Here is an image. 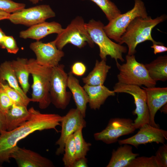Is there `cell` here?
Here are the masks:
<instances>
[{"mask_svg": "<svg viewBox=\"0 0 167 167\" xmlns=\"http://www.w3.org/2000/svg\"><path fill=\"white\" fill-rule=\"evenodd\" d=\"M30 119L17 128L0 133V165L10 162V155L18 143L30 134L37 131L54 129L61 125L62 116L55 113H43L32 107L28 109Z\"/></svg>", "mask_w": 167, "mask_h": 167, "instance_id": "obj_1", "label": "cell"}, {"mask_svg": "<svg viewBox=\"0 0 167 167\" xmlns=\"http://www.w3.org/2000/svg\"><path fill=\"white\" fill-rule=\"evenodd\" d=\"M166 19V16L164 15L154 19L148 16L145 18H136L126 28L121 37L119 44L125 43L127 45L129 55H134L137 45L147 41H151L153 44L163 45L161 42L155 41L151 34L152 29Z\"/></svg>", "mask_w": 167, "mask_h": 167, "instance_id": "obj_2", "label": "cell"}, {"mask_svg": "<svg viewBox=\"0 0 167 167\" xmlns=\"http://www.w3.org/2000/svg\"><path fill=\"white\" fill-rule=\"evenodd\" d=\"M28 67L33 79L30 101L37 102L40 109H45L51 103L49 88L52 68L39 65L34 58L28 60Z\"/></svg>", "mask_w": 167, "mask_h": 167, "instance_id": "obj_3", "label": "cell"}, {"mask_svg": "<svg viewBox=\"0 0 167 167\" xmlns=\"http://www.w3.org/2000/svg\"><path fill=\"white\" fill-rule=\"evenodd\" d=\"M104 26L101 21L93 19L85 23L86 29L91 39L99 47L101 59L106 60L107 56L109 55L114 59L116 63L118 62V60L123 62L125 60L122 54L127 52V47L112 41L105 32Z\"/></svg>", "mask_w": 167, "mask_h": 167, "instance_id": "obj_4", "label": "cell"}, {"mask_svg": "<svg viewBox=\"0 0 167 167\" xmlns=\"http://www.w3.org/2000/svg\"><path fill=\"white\" fill-rule=\"evenodd\" d=\"M126 59V63L122 65L116 63L119 71L118 82L148 88L155 86L156 82L150 78L144 64L137 61L134 55H127Z\"/></svg>", "mask_w": 167, "mask_h": 167, "instance_id": "obj_5", "label": "cell"}, {"mask_svg": "<svg viewBox=\"0 0 167 167\" xmlns=\"http://www.w3.org/2000/svg\"><path fill=\"white\" fill-rule=\"evenodd\" d=\"M85 23L83 18L79 16L72 20L65 28L58 34L54 40L57 48L62 50L68 44L80 49L87 44L93 47L94 43L86 29Z\"/></svg>", "mask_w": 167, "mask_h": 167, "instance_id": "obj_6", "label": "cell"}, {"mask_svg": "<svg viewBox=\"0 0 167 167\" xmlns=\"http://www.w3.org/2000/svg\"><path fill=\"white\" fill-rule=\"evenodd\" d=\"M148 16L146 7L142 0H135L133 7L125 13H122L109 21L104 27L105 33L110 38L119 43L121 38L130 23L136 18Z\"/></svg>", "mask_w": 167, "mask_h": 167, "instance_id": "obj_7", "label": "cell"}, {"mask_svg": "<svg viewBox=\"0 0 167 167\" xmlns=\"http://www.w3.org/2000/svg\"><path fill=\"white\" fill-rule=\"evenodd\" d=\"M63 64L52 68L49 94L51 103L57 109H65L69 104L72 94L67 90L68 74Z\"/></svg>", "mask_w": 167, "mask_h": 167, "instance_id": "obj_8", "label": "cell"}, {"mask_svg": "<svg viewBox=\"0 0 167 167\" xmlns=\"http://www.w3.org/2000/svg\"><path fill=\"white\" fill-rule=\"evenodd\" d=\"M113 91L115 93H126L133 96L136 108L133 113L137 116L133 123L135 129H139L145 124L149 123L150 113L147 103L146 94L144 89L137 85L118 82L114 86Z\"/></svg>", "mask_w": 167, "mask_h": 167, "instance_id": "obj_9", "label": "cell"}, {"mask_svg": "<svg viewBox=\"0 0 167 167\" xmlns=\"http://www.w3.org/2000/svg\"><path fill=\"white\" fill-rule=\"evenodd\" d=\"M55 16V13L50 6L44 4L24 8L11 13L8 19L14 24L30 27Z\"/></svg>", "mask_w": 167, "mask_h": 167, "instance_id": "obj_10", "label": "cell"}, {"mask_svg": "<svg viewBox=\"0 0 167 167\" xmlns=\"http://www.w3.org/2000/svg\"><path fill=\"white\" fill-rule=\"evenodd\" d=\"M133 123L130 118H111L105 129L94 134V138L96 140L107 144L115 143L118 141L119 137L134 131L136 129Z\"/></svg>", "mask_w": 167, "mask_h": 167, "instance_id": "obj_11", "label": "cell"}, {"mask_svg": "<svg viewBox=\"0 0 167 167\" xmlns=\"http://www.w3.org/2000/svg\"><path fill=\"white\" fill-rule=\"evenodd\" d=\"M84 117L76 108L71 109L64 116L61 122V135L55 144L59 146L56 154L59 156L64 153L65 143L67 139L80 127L86 126Z\"/></svg>", "mask_w": 167, "mask_h": 167, "instance_id": "obj_12", "label": "cell"}, {"mask_svg": "<svg viewBox=\"0 0 167 167\" xmlns=\"http://www.w3.org/2000/svg\"><path fill=\"white\" fill-rule=\"evenodd\" d=\"M30 48L36 55L37 63L47 67L58 65L64 55V52L57 47L54 40L46 43L36 41L30 44Z\"/></svg>", "mask_w": 167, "mask_h": 167, "instance_id": "obj_13", "label": "cell"}, {"mask_svg": "<svg viewBox=\"0 0 167 167\" xmlns=\"http://www.w3.org/2000/svg\"><path fill=\"white\" fill-rule=\"evenodd\" d=\"M139 131L134 135L129 138L118 141L120 145L130 144L135 148L140 145L155 142L164 144L167 139L166 131L145 124L139 128Z\"/></svg>", "mask_w": 167, "mask_h": 167, "instance_id": "obj_14", "label": "cell"}, {"mask_svg": "<svg viewBox=\"0 0 167 167\" xmlns=\"http://www.w3.org/2000/svg\"><path fill=\"white\" fill-rule=\"evenodd\" d=\"M10 157L14 159L19 167H53V162L32 150L17 145L12 152Z\"/></svg>", "mask_w": 167, "mask_h": 167, "instance_id": "obj_15", "label": "cell"}, {"mask_svg": "<svg viewBox=\"0 0 167 167\" xmlns=\"http://www.w3.org/2000/svg\"><path fill=\"white\" fill-rule=\"evenodd\" d=\"M145 91L149 109L151 126L160 128L155 122V117L158 110L167 103V88L142 87Z\"/></svg>", "mask_w": 167, "mask_h": 167, "instance_id": "obj_16", "label": "cell"}, {"mask_svg": "<svg viewBox=\"0 0 167 167\" xmlns=\"http://www.w3.org/2000/svg\"><path fill=\"white\" fill-rule=\"evenodd\" d=\"M63 28L59 23L53 21L44 22L30 27L27 29L21 31L19 37L26 39L30 38L39 41L48 35L61 32Z\"/></svg>", "mask_w": 167, "mask_h": 167, "instance_id": "obj_17", "label": "cell"}, {"mask_svg": "<svg viewBox=\"0 0 167 167\" xmlns=\"http://www.w3.org/2000/svg\"><path fill=\"white\" fill-rule=\"evenodd\" d=\"M68 74L67 88L70 90L76 106L83 116H86L88 99L87 94L79 80L70 71Z\"/></svg>", "mask_w": 167, "mask_h": 167, "instance_id": "obj_18", "label": "cell"}, {"mask_svg": "<svg viewBox=\"0 0 167 167\" xmlns=\"http://www.w3.org/2000/svg\"><path fill=\"white\" fill-rule=\"evenodd\" d=\"M83 87L88 96L90 108L95 110L99 109L109 96L115 94L114 91L110 90L104 85L91 86L85 84Z\"/></svg>", "mask_w": 167, "mask_h": 167, "instance_id": "obj_19", "label": "cell"}, {"mask_svg": "<svg viewBox=\"0 0 167 167\" xmlns=\"http://www.w3.org/2000/svg\"><path fill=\"white\" fill-rule=\"evenodd\" d=\"M6 131L13 130L29 120L31 113L27 106L13 103L5 114Z\"/></svg>", "mask_w": 167, "mask_h": 167, "instance_id": "obj_20", "label": "cell"}, {"mask_svg": "<svg viewBox=\"0 0 167 167\" xmlns=\"http://www.w3.org/2000/svg\"><path fill=\"white\" fill-rule=\"evenodd\" d=\"M124 144L116 150H113L106 167H127L131 161L139 155L132 152V146Z\"/></svg>", "mask_w": 167, "mask_h": 167, "instance_id": "obj_21", "label": "cell"}, {"mask_svg": "<svg viewBox=\"0 0 167 167\" xmlns=\"http://www.w3.org/2000/svg\"><path fill=\"white\" fill-rule=\"evenodd\" d=\"M106 60H96L93 70L85 77L82 79L85 84L91 86L104 85L107 74L111 67L107 65Z\"/></svg>", "mask_w": 167, "mask_h": 167, "instance_id": "obj_22", "label": "cell"}, {"mask_svg": "<svg viewBox=\"0 0 167 167\" xmlns=\"http://www.w3.org/2000/svg\"><path fill=\"white\" fill-rule=\"evenodd\" d=\"M150 78L156 82L167 80V56H160L148 64H144Z\"/></svg>", "mask_w": 167, "mask_h": 167, "instance_id": "obj_23", "label": "cell"}, {"mask_svg": "<svg viewBox=\"0 0 167 167\" xmlns=\"http://www.w3.org/2000/svg\"><path fill=\"white\" fill-rule=\"evenodd\" d=\"M0 80L3 82L6 81L10 87L17 91L26 100L31 102L30 98L19 86L11 61H5L0 65Z\"/></svg>", "mask_w": 167, "mask_h": 167, "instance_id": "obj_24", "label": "cell"}, {"mask_svg": "<svg viewBox=\"0 0 167 167\" xmlns=\"http://www.w3.org/2000/svg\"><path fill=\"white\" fill-rule=\"evenodd\" d=\"M28 60L26 58H18L11 61L19 83L26 94L29 91L30 86L29 82L30 73L28 67Z\"/></svg>", "mask_w": 167, "mask_h": 167, "instance_id": "obj_25", "label": "cell"}, {"mask_svg": "<svg viewBox=\"0 0 167 167\" xmlns=\"http://www.w3.org/2000/svg\"><path fill=\"white\" fill-rule=\"evenodd\" d=\"M84 127L81 126L73 134L76 150V160L85 157L89 151L91 144L85 141L82 134V129Z\"/></svg>", "mask_w": 167, "mask_h": 167, "instance_id": "obj_26", "label": "cell"}, {"mask_svg": "<svg viewBox=\"0 0 167 167\" xmlns=\"http://www.w3.org/2000/svg\"><path fill=\"white\" fill-rule=\"evenodd\" d=\"M95 3L102 10L109 21L121 14L116 5L110 0H89Z\"/></svg>", "mask_w": 167, "mask_h": 167, "instance_id": "obj_27", "label": "cell"}, {"mask_svg": "<svg viewBox=\"0 0 167 167\" xmlns=\"http://www.w3.org/2000/svg\"><path fill=\"white\" fill-rule=\"evenodd\" d=\"M64 152L62 161L65 166L73 167L76 160V150L73 134L70 136L66 141Z\"/></svg>", "mask_w": 167, "mask_h": 167, "instance_id": "obj_28", "label": "cell"}, {"mask_svg": "<svg viewBox=\"0 0 167 167\" xmlns=\"http://www.w3.org/2000/svg\"><path fill=\"white\" fill-rule=\"evenodd\" d=\"M127 167H163L157 156L137 157L132 160Z\"/></svg>", "mask_w": 167, "mask_h": 167, "instance_id": "obj_29", "label": "cell"}, {"mask_svg": "<svg viewBox=\"0 0 167 167\" xmlns=\"http://www.w3.org/2000/svg\"><path fill=\"white\" fill-rule=\"evenodd\" d=\"M1 88L6 93L14 103L27 107L30 102L26 100L15 90L10 87L8 84L3 82Z\"/></svg>", "mask_w": 167, "mask_h": 167, "instance_id": "obj_30", "label": "cell"}, {"mask_svg": "<svg viewBox=\"0 0 167 167\" xmlns=\"http://www.w3.org/2000/svg\"><path fill=\"white\" fill-rule=\"evenodd\" d=\"M26 5L12 0H0V11L11 14L24 8Z\"/></svg>", "mask_w": 167, "mask_h": 167, "instance_id": "obj_31", "label": "cell"}, {"mask_svg": "<svg viewBox=\"0 0 167 167\" xmlns=\"http://www.w3.org/2000/svg\"><path fill=\"white\" fill-rule=\"evenodd\" d=\"M6 49L9 53L15 54L19 50L16 41L12 36L6 35L2 41V48Z\"/></svg>", "mask_w": 167, "mask_h": 167, "instance_id": "obj_32", "label": "cell"}, {"mask_svg": "<svg viewBox=\"0 0 167 167\" xmlns=\"http://www.w3.org/2000/svg\"><path fill=\"white\" fill-rule=\"evenodd\" d=\"M13 103L12 100L1 88H0V109L5 114Z\"/></svg>", "mask_w": 167, "mask_h": 167, "instance_id": "obj_33", "label": "cell"}, {"mask_svg": "<svg viewBox=\"0 0 167 167\" xmlns=\"http://www.w3.org/2000/svg\"><path fill=\"white\" fill-rule=\"evenodd\" d=\"M159 160L162 163L163 167H167V144H163L160 146L156 153Z\"/></svg>", "mask_w": 167, "mask_h": 167, "instance_id": "obj_34", "label": "cell"}, {"mask_svg": "<svg viewBox=\"0 0 167 167\" xmlns=\"http://www.w3.org/2000/svg\"><path fill=\"white\" fill-rule=\"evenodd\" d=\"M86 71V67L81 62H77L74 63L71 67V72L74 75L79 76H83Z\"/></svg>", "mask_w": 167, "mask_h": 167, "instance_id": "obj_35", "label": "cell"}, {"mask_svg": "<svg viewBox=\"0 0 167 167\" xmlns=\"http://www.w3.org/2000/svg\"><path fill=\"white\" fill-rule=\"evenodd\" d=\"M151 47L153 49V52L155 54L165 52L167 51V48L163 45L153 44Z\"/></svg>", "mask_w": 167, "mask_h": 167, "instance_id": "obj_36", "label": "cell"}, {"mask_svg": "<svg viewBox=\"0 0 167 167\" xmlns=\"http://www.w3.org/2000/svg\"><path fill=\"white\" fill-rule=\"evenodd\" d=\"M87 160L85 157H83L75 160L74 162L73 167H87Z\"/></svg>", "mask_w": 167, "mask_h": 167, "instance_id": "obj_37", "label": "cell"}, {"mask_svg": "<svg viewBox=\"0 0 167 167\" xmlns=\"http://www.w3.org/2000/svg\"><path fill=\"white\" fill-rule=\"evenodd\" d=\"M6 131L5 114L0 109V133Z\"/></svg>", "mask_w": 167, "mask_h": 167, "instance_id": "obj_38", "label": "cell"}, {"mask_svg": "<svg viewBox=\"0 0 167 167\" xmlns=\"http://www.w3.org/2000/svg\"><path fill=\"white\" fill-rule=\"evenodd\" d=\"M10 14L0 11V21L2 20L8 19Z\"/></svg>", "mask_w": 167, "mask_h": 167, "instance_id": "obj_39", "label": "cell"}, {"mask_svg": "<svg viewBox=\"0 0 167 167\" xmlns=\"http://www.w3.org/2000/svg\"><path fill=\"white\" fill-rule=\"evenodd\" d=\"M6 35L5 33L0 28V47L2 49V48L3 40Z\"/></svg>", "mask_w": 167, "mask_h": 167, "instance_id": "obj_40", "label": "cell"}, {"mask_svg": "<svg viewBox=\"0 0 167 167\" xmlns=\"http://www.w3.org/2000/svg\"><path fill=\"white\" fill-rule=\"evenodd\" d=\"M161 111L165 113H167V104L164 105L162 107Z\"/></svg>", "mask_w": 167, "mask_h": 167, "instance_id": "obj_41", "label": "cell"}, {"mask_svg": "<svg viewBox=\"0 0 167 167\" xmlns=\"http://www.w3.org/2000/svg\"><path fill=\"white\" fill-rule=\"evenodd\" d=\"M30 2L33 4H36L39 2L43 0H28Z\"/></svg>", "mask_w": 167, "mask_h": 167, "instance_id": "obj_42", "label": "cell"}, {"mask_svg": "<svg viewBox=\"0 0 167 167\" xmlns=\"http://www.w3.org/2000/svg\"><path fill=\"white\" fill-rule=\"evenodd\" d=\"M3 82H2V81L0 80V88H1V84Z\"/></svg>", "mask_w": 167, "mask_h": 167, "instance_id": "obj_43", "label": "cell"}]
</instances>
